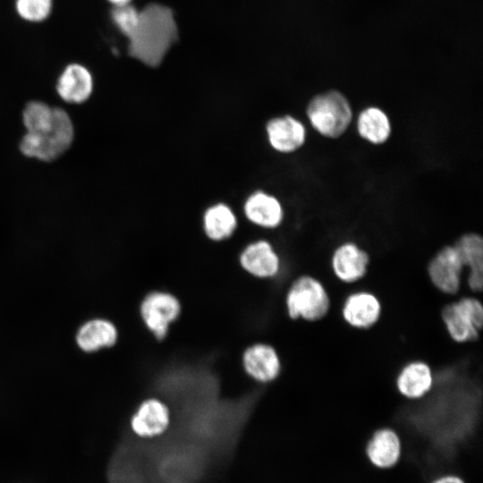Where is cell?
Instances as JSON below:
<instances>
[{"label":"cell","instance_id":"cell-3","mask_svg":"<svg viewBox=\"0 0 483 483\" xmlns=\"http://www.w3.org/2000/svg\"><path fill=\"white\" fill-rule=\"evenodd\" d=\"M178 37L172 10L151 4L140 11L137 27L129 39V54L143 64L159 65Z\"/></svg>","mask_w":483,"mask_h":483},{"label":"cell","instance_id":"cell-5","mask_svg":"<svg viewBox=\"0 0 483 483\" xmlns=\"http://www.w3.org/2000/svg\"><path fill=\"white\" fill-rule=\"evenodd\" d=\"M285 306L292 319L318 322L331 309V298L325 284L311 275L297 277L290 285Z\"/></svg>","mask_w":483,"mask_h":483},{"label":"cell","instance_id":"cell-12","mask_svg":"<svg viewBox=\"0 0 483 483\" xmlns=\"http://www.w3.org/2000/svg\"><path fill=\"white\" fill-rule=\"evenodd\" d=\"M402 441L396 429L382 426L373 430L365 445L369 462L377 469H390L402 455Z\"/></svg>","mask_w":483,"mask_h":483},{"label":"cell","instance_id":"cell-24","mask_svg":"<svg viewBox=\"0 0 483 483\" xmlns=\"http://www.w3.org/2000/svg\"><path fill=\"white\" fill-rule=\"evenodd\" d=\"M18 14L28 21H42L52 10V0H16Z\"/></svg>","mask_w":483,"mask_h":483},{"label":"cell","instance_id":"cell-21","mask_svg":"<svg viewBox=\"0 0 483 483\" xmlns=\"http://www.w3.org/2000/svg\"><path fill=\"white\" fill-rule=\"evenodd\" d=\"M203 231L213 242L225 241L234 233L238 226L236 214L225 202H217L209 206L203 214Z\"/></svg>","mask_w":483,"mask_h":483},{"label":"cell","instance_id":"cell-22","mask_svg":"<svg viewBox=\"0 0 483 483\" xmlns=\"http://www.w3.org/2000/svg\"><path fill=\"white\" fill-rule=\"evenodd\" d=\"M359 136L373 145L386 143L392 133L388 114L378 106H368L361 110L356 119Z\"/></svg>","mask_w":483,"mask_h":483},{"label":"cell","instance_id":"cell-4","mask_svg":"<svg viewBox=\"0 0 483 483\" xmlns=\"http://www.w3.org/2000/svg\"><path fill=\"white\" fill-rule=\"evenodd\" d=\"M311 127L321 136L329 139L341 137L353 119L349 100L337 90H330L312 97L306 108Z\"/></svg>","mask_w":483,"mask_h":483},{"label":"cell","instance_id":"cell-19","mask_svg":"<svg viewBox=\"0 0 483 483\" xmlns=\"http://www.w3.org/2000/svg\"><path fill=\"white\" fill-rule=\"evenodd\" d=\"M465 269L467 286L473 293H480L483 287V240L476 233H467L453 243Z\"/></svg>","mask_w":483,"mask_h":483},{"label":"cell","instance_id":"cell-1","mask_svg":"<svg viewBox=\"0 0 483 483\" xmlns=\"http://www.w3.org/2000/svg\"><path fill=\"white\" fill-rule=\"evenodd\" d=\"M199 365L176 366L160 377L158 386L172 402L174 415L159 439L197 453L215 466L232 456L255 400L254 394L221 399L218 380Z\"/></svg>","mask_w":483,"mask_h":483},{"label":"cell","instance_id":"cell-20","mask_svg":"<svg viewBox=\"0 0 483 483\" xmlns=\"http://www.w3.org/2000/svg\"><path fill=\"white\" fill-rule=\"evenodd\" d=\"M117 338L116 326L105 318H94L85 322L76 334L77 345L87 352L111 347Z\"/></svg>","mask_w":483,"mask_h":483},{"label":"cell","instance_id":"cell-23","mask_svg":"<svg viewBox=\"0 0 483 483\" xmlns=\"http://www.w3.org/2000/svg\"><path fill=\"white\" fill-rule=\"evenodd\" d=\"M111 18L118 30L129 38L139 22L140 11L131 4L116 5L111 11Z\"/></svg>","mask_w":483,"mask_h":483},{"label":"cell","instance_id":"cell-2","mask_svg":"<svg viewBox=\"0 0 483 483\" xmlns=\"http://www.w3.org/2000/svg\"><path fill=\"white\" fill-rule=\"evenodd\" d=\"M24 133L19 140L20 153L40 163H52L72 148L75 125L69 113L61 106L42 100H30L21 110Z\"/></svg>","mask_w":483,"mask_h":483},{"label":"cell","instance_id":"cell-18","mask_svg":"<svg viewBox=\"0 0 483 483\" xmlns=\"http://www.w3.org/2000/svg\"><path fill=\"white\" fill-rule=\"evenodd\" d=\"M242 364L246 373L260 383L275 380L282 368L277 352L267 343L248 347L242 355Z\"/></svg>","mask_w":483,"mask_h":483},{"label":"cell","instance_id":"cell-8","mask_svg":"<svg viewBox=\"0 0 483 483\" xmlns=\"http://www.w3.org/2000/svg\"><path fill=\"white\" fill-rule=\"evenodd\" d=\"M181 309L179 300L163 291L148 293L140 309L144 324L157 340L166 336L170 325L178 318Z\"/></svg>","mask_w":483,"mask_h":483},{"label":"cell","instance_id":"cell-16","mask_svg":"<svg viewBox=\"0 0 483 483\" xmlns=\"http://www.w3.org/2000/svg\"><path fill=\"white\" fill-rule=\"evenodd\" d=\"M243 214L251 224L264 229L277 228L284 216L281 201L262 190L255 191L246 198Z\"/></svg>","mask_w":483,"mask_h":483},{"label":"cell","instance_id":"cell-6","mask_svg":"<svg viewBox=\"0 0 483 483\" xmlns=\"http://www.w3.org/2000/svg\"><path fill=\"white\" fill-rule=\"evenodd\" d=\"M441 320L453 342H475L483 327L482 302L473 295L462 296L442 308Z\"/></svg>","mask_w":483,"mask_h":483},{"label":"cell","instance_id":"cell-7","mask_svg":"<svg viewBox=\"0 0 483 483\" xmlns=\"http://www.w3.org/2000/svg\"><path fill=\"white\" fill-rule=\"evenodd\" d=\"M464 270L462 257L454 244L443 246L427 267L428 277L434 288L449 296L460 292Z\"/></svg>","mask_w":483,"mask_h":483},{"label":"cell","instance_id":"cell-14","mask_svg":"<svg viewBox=\"0 0 483 483\" xmlns=\"http://www.w3.org/2000/svg\"><path fill=\"white\" fill-rule=\"evenodd\" d=\"M171 422L168 405L157 398L143 401L131 417L133 433L142 438H155L166 432Z\"/></svg>","mask_w":483,"mask_h":483},{"label":"cell","instance_id":"cell-15","mask_svg":"<svg viewBox=\"0 0 483 483\" xmlns=\"http://www.w3.org/2000/svg\"><path fill=\"white\" fill-rule=\"evenodd\" d=\"M93 77L84 65L70 64L61 72L55 83V91L64 102L81 105L92 95Z\"/></svg>","mask_w":483,"mask_h":483},{"label":"cell","instance_id":"cell-10","mask_svg":"<svg viewBox=\"0 0 483 483\" xmlns=\"http://www.w3.org/2000/svg\"><path fill=\"white\" fill-rule=\"evenodd\" d=\"M369 253L354 242H344L333 251L330 259L335 277L344 284L361 281L368 274Z\"/></svg>","mask_w":483,"mask_h":483},{"label":"cell","instance_id":"cell-26","mask_svg":"<svg viewBox=\"0 0 483 483\" xmlns=\"http://www.w3.org/2000/svg\"><path fill=\"white\" fill-rule=\"evenodd\" d=\"M107 1L113 4L114 6L126 4L131 3V0H107Z\"/></svg>","mask_w":483,"mask_h":483},{"label":"cell","instance_id":"cell-13","mask_svg":"<svg viewBox=\"0 0 483 483\" xmlns=\"http://www.w3.org/2000/svg\"><path fill=\"white\" fill-rule=\"evenodd\" d=\"M432 367L425 360H412L399 369L395 377L397 392L404 399L417 401L428 394L434 386Z\"/></svg>","mask_w":483,"mask_h":483},{"label":"cell","instance_id":"cell-9","mask_svg":"<svg viewBox=\"0 0 483 483\" xmlns=\"http://www.w3.org/2000/svg\"><path fill=\"white\" fill-rule=\"evenodd\" d=\"M383 305L369 290H356L344 298L341 307L343 320L353 329L369 330L380 320Z\"/></svg>","mask_w":483,"mask_h":483},{"label":"cell","instance_id":"cell-25","mask_svg":"<svg viewBox=\"0 0 483 483\" xmlns=\"http://www.w3.org/2000/svg\"><path fill=\"white\" fill-rule=\"evenodd\" d=\"M430 483H466L462 478L456 474H443L434 479Z\"/></svg>","mask_w":483,"mask_h":483},{"label":"cell","instance_id":"cell-11","mask_svg":"<svg viewBox=\"0 0 483 483\" xmlns=\"http://www.w3.org/2000/svg\"><path fill=\"white\" fill-rule=\"evenodd\" d=\"M267 141L276 152L290 154L306 142L307 130L298 118L285 114L269 119L265 127Z\"/></svg>","mask_w":483,"mask_h":483},{"label":"cell","instance_id":"cell-17","mask_svg":"<svg viewBox=\"0 0 483 483\" xmlns=\"http://www.w3.org/2000/svg\"><path fill=\"white\" fill-rule=\"evenodd\" d=\"M240 264L249 274L258 278L275 277L280 271V258L266 240L249 243L240 254Z\"/></svg>","mask_w":483,"mask_h":483}]
</instances>
